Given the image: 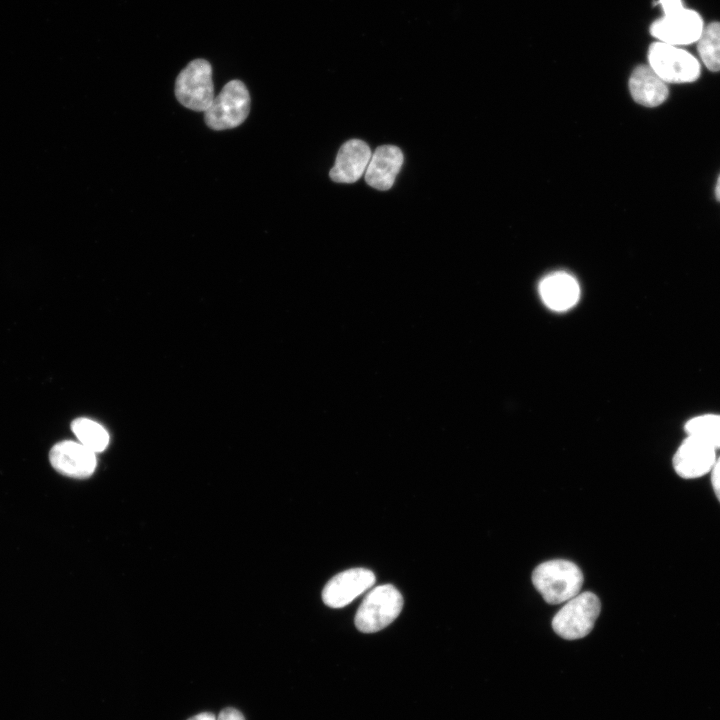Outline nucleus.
I'll return each mask as SVG.
<instances>
[{
  "label": "nucleus",
  "mask_w": 720,
  "mask_h": 720,
  "mask_svg": "<svg viewBox=\"0 0 720 720\" xmlns=\"http://www.w3.org/2000/svg\"><path fill=\"white\" fill-rule=\"evenodd\" d=\"M371 150L364 141L351 139L339 149L330 178L337 183H354L366 171L371 158Z\"/></svg>",
  "instance_id": "obj_11"
},
{
  "label": "nucleus",
  "mask_w": 720,
  "mask_h": 720,
  "mask_svg": "<svg viewBox=\"0 0 720 720\" xmlns=\"http://www.w3.org/2000/svg\"><path fill=\"white\" fill-rule=\"evenodd\" d=\"M716 459L712 446L688 435L674 454L673 467L680 477L694 479L710 472Z\"/></svg>",
  "instance_id": "obj_10"
},
{
  "label": "nucleus",
  "mask_w": 720,
  "mask_h": 720,
  "mask_svg": "<svg viewBox=\"0 0 720 720\" xmlns=\"http://www.w3.org/2000/svg\"><path fill=\"white\" fill-rule=\"evenodd\" d=\"M249 110L250 96L245 84L240 80H231L204 111V119L211 129L225 130L242 124Z\"/></svg>",
  "instance_id": "obj_4"
},
{
  "label": "nucleus",
  "mask_w": 720,
  "mask_h": 720,
  "mask_svg": "<svg viewBox=\"0 0 720 720\" xmlns=\"http://www.w3.org/2000/svg\"><path fill=\"white\" fill-rule=\"evenodd\" d=\"M539 293L548 308L560 312L570 309L577 303L580 288L572 275L566 272H555L540 282Z\"/></svg>",
  "instance_id": "obj_13"
},
{
  "label": "nucleus",
  "mask_w": 720,
  "mask_h": 720,
  "mask_svg": "<svg viewBox=\"0 0 720 720\" xmlns=\"http://www.w3.org/2000/svg\"><path fill=\"white\" fill-rule=\"evenodd\" d=\"M711 482L714 493L720 502V457L716 459L715 464L712 468Z\"/></svg>",
  "instance_id": "obj_18"
},
{
  "label": "nucleus",
  "mask_w": 720,
  "mask_h": 720,
  "mask_svg": "<svg viewBox=\"0 0 720 720\" xmlns=\"http://www.w3.org/2000/svg\"><path fill=\"white\" fill-rule=\"evenodd\" d=\"M188 720H216V717L214 714H212L210 712H203V713L195 715L194 717H192Z\"/></svg>",
  "instance_id": "obj_20"
},
{
  "label": "nucleus",
  "mask_w": 720,
  "mask_h": 720,
  "mask_svg": "<svg viewBox=\"0 0 720 720\" xmlns=\"http://www.w3.org/2000/svg\"><path fill=\"white\" fill-rule=\"evenodd\" d=\"M403 160V153L397 146H379L371 155L365 171L366 182L377 190L390 189L401 169Z\"/></svg>",
  "instance_id": "obj_12"
},
{
  "label": "nucleus",
  "mask_w": 720,
  "mask_h": 720,
  "mask_svg": "<svg viewBox=\"0 0 720 720\" xmlns=\"http://www.w3.org/2000/svg\"><path fill=\"white\" fill-rule=\"evenodd\" d=\"M715 197H716L717 201L720 202V175L718 177L716 187H715Z\"/></svg>",
  "instance_id": "obj_21"
},
{
  "label": "nucleus",
  "mask_w": 720,
  "mask_h": 720,
  "mask_svg": "<svg viewBox=\"0 0 720 720\" xmlns=\"http://www.w3.org/2000/svg\"><path fill=\"white\" fill-rule=\"evenodd\" d=\"M216 720H245V718L240 711L234 708H226L219 713Z\"/></svg>",
  "instance_id": "obj_19"
},
{
  "label": "nucleus",
  "mask_w": 720,
  "mask_h": 720,
  "mask_svg": "<svg viewBox=\"0 0 720 720\" xmlns=\"http://www.w3.org/2000/svg\"><path fill=\"white\" fill-rule=\"evenodd\" d=\"M698 53L710 71H720V22L704 27L697 41Z\"/></svg>",
  "instance_id": "obj_16"
},
{
  "label": "nucleus",
  "mask_w": 720,
  "mask_h": 720,
  "mask_svg": "<svg viewBox=\"0 0 720 720\" xmlns=\"http://www.w3.org/2000/svg\"><path fill=\"white\" fill-rule=\"evenodd\" d=\"M175 95L184 107L206 111L215 97L211 64L205 59L191 61L176 78Z\"/></svg>",
  "instance_id": "obj_7"
},
{
  "label": "nucleus",
  "mask_w": 720,
  "mask_h": 720,
  "mask_svg": "<svg viewBox=\"0 0 720 720\" xmlns=\"http://www.w3.org/2000/svg\"><path fill=\"white\" fill-rule=\"evenodd\" d=\"M49 460L56 471L72 478H87L96 468L95 453L75 441L55 444L49 452Z\"/></svg>",
  "instance_id": "obj_9"
},
{
  "label": "nucleus",
  "mask_w": 720,
  "mask_h": 720,
  "mask_svg": "<svg viewBox=\"0 0 720 720\" xmlns=\"http://www.w3.org/2000/svg\"><path fill=\"white\" fill-rule=\"evenodd\" d=\"M71 429L79 443L94 453L101 452L108 446V432L102 425L93 420L77 418L72 422Z\"/></svg>",
  "instance_id": "obj_15"
},
{
  "label": "nucleus",
  "mask_w": 720,
  "mask_h": 720,
  "mask_svg": "<svg viewBox=\"0 0 720 720\" xmlns=\"http://www.w3.org/2000/svg\"><path fill=\"white\" fill-rule=\"evenodd\" d=\"M685 431L714 449L720 448V415L704 414L696 416L685 424Z\"/></svg>",
  "instance_id": "obj_17"
},
{
  "label": "nucleus",
  "mask_w": 720,
  "mask_h": 720,
  "mask_svg": "<svg viewBox=\"0 0 720 720\" xmlns=\"http://www.w3.org/2000/svg\"><path fill=\"white\" fill-rule=\"evenodd\" d=\"M403 607V597L391 584L373 588L359 606L355 625L363 633H374L392 623Z\"/></svg>",
  "instance_id": "obj_3"
},
{
  "label": "nucleus",
  "mask_w": 720,
  "mask_h": 720,
  "mask_svg": "<svg viewBox=\"0 0 720 720\" xmlns=\"http://www.w3.org/2000/svg\"><path fill=\"white\" fill-rule=\"evenodd\" d=\"M600 601L592 592L579 593L556 613L554 631L564 639L575 640L591 632L600 613Z\"/></svg>",
  "instance_id": "obj_6"
},
{
  "label": "nucleus",
  "mask_w": 720,
  "mask_h": 720,
  "mask_svg": "<svg viewBox=\"0 0 720 720\" xmlns=\"http://www.w3.org/2000/svg\"><path fill=\"white\" fill-rule=\"evenodd\" d=\"M658 4L664 15L650 27L654 38L674 46L698 41L705 26L696 11L685 8L681 0H659Z\"/></svg>",
  "instance_id": "obj_1"
},
{
  "label": "nucleus",
  "mask_w": 720,
  "mask_h": 720,
  "mask_svg": "<svg viewBox=\"0 0 720 720\" xmlns=\"http://www.w3.org/2000/svg\"><path fill=\"white\" fill-rule=\"evenodd\" d=\"M532 582L549 604L567 602L579 594L583 574L568 560H550L538 565L532 573Z\"/></svg>",
  "instance_id": "obj_2"
},
{
  "label": "nucleus",
  "mask_w": 720,
  "mask_h": 720,
  "mask_svg": "<svg viewBox=\"0 0 720 720\" xmlns=\"http://www.w3.org/2000/svg\"><path fill=\"white\" fill-rule=\"evenodd\" d=\"M375 579V574L369 569H348L328 581L322 591V599L329 607H344L370 589Z\"/></svg>",
  "instance_id": "obj_8"
},
{
  "label": "nucleus",
  "mask_w": 720,
  "mask_h": 720,
  "mask_svg": "<svg viewBox=\"0 0 720 720\" xmlns=\"http://www.w3.org/2000/svg\"><path fill=\"white\" fill-rule=\"evenodd\" d=\"M633 99L646 107L662 104L668 97V87L649 65H639L629 79Z\"/></svg>",
  "instance_id": "obj_14"
},
{
  "label": "nucleus",
  "mask_w": 720,
  "mask_h": 720,
  "mask_svg": "<svg viewBox=\"0 0 720 720\" xmlns=\"http://www.w3.org/2000/svg\"><path fill=\"white\" fill-rule=\"evenodd\" d=\"M649 66L666 83L693 82L700 76L699 61L688 51L660 41L650 45Z\"/></svg>",
  "instance_id": "obj_5"
}]
</instances>
